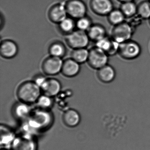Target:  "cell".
<instances>
[{"mask_svg": "<svg viewBox=\"0 0 150 150\" xmlns=\"http://www.w3.org/2000/svg\"><path fill=\"white\" fill-rule=\"evenodd\" d=\"M41 90L34 81H25L17 89V97L21 102L30 104L37 101L41 96Z\"/></svg>", "mask_w": 150, "mask_h": 150, "instance_id": "obj_1", "label": "cell"}, {"mask_svg": "<svg viewBox=\"0 0 150 150\" xmlns=\"http://www.w3.org/2000/svg\"><path fill=\"white\" fill-rule=\"evenodd\" d=\"M108 57L106 52L95 46L89 50L87 62L91 68L98 70L108 64Z\"/></svg>", "mask_w": 150, "mask_h": 150, "instance_id": "obj_2", "label": "cell"}, {"mask_svg": "<svg viewBox=\"0 0 150 150\" xmlns=\"http://www.w3.org/2000/svg\"><path fill=\"white\" fill-rule=\"evenodd\" d=\"M66 40L67 45L74 50L86 48L90 40L86 32L78 30L67 35Z\"/></svg>", "mask_w": 150, "mask_h": 150, "instance_id": "obj_3", "label": "cell"}, {"mask_svg": "<svg viewBox=\"0 0 150 150\" xmlns=\"http://www.w3.org/2000/svg\"><path fill=\"white\" fill-rule=\"evenodd\" d=\"M141 52V47L139 44L131 40L119 45L118 53L124 59H135L139 57Z\"/></svg>", "mask_w": 150, "mask_h": 150, "instance_id": "obj_4", "label": "cell"}, {"mask_svg": "<svg viewBox=\"0 0 150 150\" xmlns=\"http://www.w3.org/2000/svg\"><path fill=\"white\" fill-rule=\"evenodd\" d=\"M133 34L132 27L129 23L124 22L114 26L111 31V38L118 44L131 40Z\"/></svg>", "mask_w": 150, "mask_h": 150, "instance_id": "obj_5", "label": "cell"}, {"mask_svg": "<svg viewBox=\"0 0 150 150\" xmlns=\"http://www.w3.org/2000/svg\"><path fill=\"white\" fill-rule=\"evenodd\" d=\"M65 6L67 15L73 19L78 20L86 16L87 8L82 0H68Z\"/></svg>", "mask_w": 150, "mask_h": 150, "instance_id": "obj_6", "label": "cell"}, {"mask_svg": "<svg viewBox=\"0 0 150 150\" xmlns=\"http://www.w3.org/2000/svg\"><path fill=\"white\" fill-rule=\"evenodd\" d=\"M63 63L62 58L50 56L43 61L42 70L46 75H57L61 72Z\"/></svg>", "mask_w": 150, "mask_h": 150, "instance_id": "obj_7", "label": "cell"}, {"mask_svg": "<svg viewBox=\"0 0 150 150\" xmlns=\"http://www.w3.org/2000/svg\"><path fill=\"white\" fill-rule=\"evenodd\" d=\"M91 10L97 15L108 16L114 9L111 0H90Z\"/></svg>", "mask_w": 150, "mask_h": 150, "instance_id": "obj_8", "label": "cell"}, {"mask_svg": "<svg viewBox=\"0 0 150 150\" xmlns=\"http://www.w3.org/2000/svg\"><path fill=\"white\" fill-rule=\"evenodd\" d=\"M65 3H57L51 7L48 12V17L52 22L59 24L67 17Z\"/></svg>", "mask_w": 150, "mask_h": 150, "instance_id": "obj_9", "label": "cell"}, {"mask_svg": "<svg viewBox=\"0 0 150 150\" xmlns=\"http://www.w3.org/2000/svg\"><path fill=\"white\" fill-rule=\"evenodd\" d=\"M119 44L111 38L106 36L96 42V47L106 52L109 56L118 53Z\"/></svg>", "mask_w": 150, "mask_h": 150, "instance_id": "obj_10", "label": "cell"}, {"mask_svg": "<svg viewBox=\"0 0 150 150\" xmlns=\"http://www.w3.org/2000/svg\"><path fill=\"white\" fill-rule=\"evenodd\" d=\"M19 48L17 44L13 40L6 39L1 43L0 54L5 59H11L17 55Z\"/></svg>", "mask_w": 150, "mask_h": 150, "instance_id": "obj_11", "label": "cell"}, {"mask_svg": "<svg viewBox=\"0 0 150 150\" xmlns=\"http://www.w3.org/2000/svg\"><path fill=\"white\" fill-rule=\"evenodd\" d=\"M80 68V64L71 58L64 60L61 73L67 78H73L79 74Z\"/></svg>", "mask_w": 150, "mask_h": 150, "instance_id": "obj_12", "label": "cell"}, {"mask_svg": "<svg viewBox=\"0 0 150 150\" xmlns=\"http://www.w3.org/2000/svg\"><path fill=\"white\" fill-rule=\"evenodd\" d=\"M41 88L44 94L53 97L60 93L61 84L60 81L57 79L50 78L47 79L46 82Z\"/></svg>", "mask_w": 150, "mask_h": 150, "instance_id": "obj_13", "label": "cell"}, {"mask_svg": "<svg viewBox=\"0 0 150 150\" xmlns=\"http://www.w3.org/2000/svg\"><path fill=\"white\" fill-rule=\"evenodd\" d=\"M13 150H36L35 142L26 137H19L15 139L12 143Z\"/></svg>", "mask_w": 150, "mask_h": 150, "instance_id": "obj_14", "label": "cell"}, {"mask_svg": "<svg viewBox=\"0 0 150 150\" xmlns=\"http://www.w3.org/2000/svg\"><path fill=\"white\" fill-rule=\"evenodd\" d=\"M97 75L99 80L101 82L109 83L115 79L116 72L112 66L108 64L98 70Z\"/></svg>", "mask_w": 150, "mask_h": 150, "instance_id": "obj_15", "label": "cell"}, {"mask_svg": "<svg viewBox=\"0 0 150 150\" xmlns=\"http://www.w3.org/2000/svg\"><path fill=\"white\" fill-rule=\"evenodd\" d=\"M64 123L69 127H74L79 125L81 117L78 111L75 110L69 109L64 113L63 116Z\"/></svg>", "mask_w": 150, "mask_h": 150, "instance_id": "obj_16", "label": "cell"}, {"mask_svg": "<svg viewBox=\"0 0 150 150\" xmlns=\"http://www.w3.org/2000/svg\"><path fill=\"white\" fill-rule=\"evenodd\" d=\"M86 32L90 40L95 42L107 36L106 29L100 24H93Z\"/></svg>", "mask_w": 150, "mask_h": 150, "instance_id": "obj_17", "label": "cell"}, {"mask_svg": "<svg viewBox=\"0 0 150 150\" xmlns=\"http://www.w3.org/2000/svg\"><path fill=\"white\" fill-rule=\"evenodd\" d=\"M43 111H39L36 114H35L32 117L31 122L34 127L35 128L45 127L48 125L50 122V116L46 112Z\"/></svg>", "mask_w": 150, "mask_h": 150, "instance_id": "obj_18", "label": "cell"}, {"mask_svg": "<svg viewBox=\"0 0 150 150\" xmlns=\"http://www.w3.org/2000/svg\"><path fill=\"white\" fill-rule=\"evenodd\" d=\"M49 52L50 56L62 58L66 53V49L63 43L56 42L50 45Z\"/></svg>", "mask_w": 150, "mask_h": 150, "instance_id": "obj_19", "label": "cell"}, {"mask_svg": "<svg viewBox=\"0 0 150 150\" xmlns=\"http://www.w3.org/2000/svg\"><path fill=\"white\" fill-rule=\"evenodd\" d=\"M89 56V50L86 48L74 49L71 53V58L79 64L87 62Z\"/></svg>", "mask_w": 150, "mask_h": 150, "instance_id": "obj_20", "label": "cell"}, {"mask_svg": "<svg viewBox=\"0 0 150 150\" xmlns=\"http://www.w3.org/2000/svg\"><path fill=\"white\" fill-rule=\"evenodd\" d=\"M107 16L110 23L114 26L123 23L126 18L120 9H113Z\"/></svg>", "mask_w": 150, "mask_h": 150, "instance_id": "obj_21", "label": "cell"}, {"mask_svg": "<svg viewBox=\"0 0 150 150\" xmlns=\"http://www.w3.org/2000/svg\"><path fill=\"white\" fill-rule=\"evenodd\" d=\"M73 19L71 17H67L58 24L59 30L61 32L67 35L74 31L76 23Z\"/></svg>", "mask_w": 150, "mask_h": 150, "instance_id": "obj_22", "label": "cell"}, {"mask_svg": "<svg viewBox=\"0 0 150 150\" xmlns=\"http://www.w3.org/2000/svg\"><path fill=\"white\" fill-rule=\"evenodd\" d=\"M120 10L125 17L130 18L137 14V6L133 1L122 3Z\"/></svg>", "mask_w": 150, "mask_h": 150, "instance_id": "obj_23", "label": "cell"}, {"mask_svg": "<svg viewBox=\"0 0 150 150\" xmlns=\"http://www.w3.org/2000/svg\"><path fill=\"white\" fill-rule=\"evenodd\" d=\"M137 14L144 20L150 18V1H144L137 6Z\"/></svg>", "mask_w": 150, "mask_h": 150, "instance_id": "obj_24", "label": "cell"}, {"mask_svg": "<svg viewBox=\"0 0 150 150\" xmlns=\"http://www.w3.org/2000/svg\"><path fill=\"white\" fill-rule=\"evenodd\" d=\"M92 25L91 20L86 16L78 19L76 22V27L78 30L85 32H87Z\"/></svg>", "mask_w": 150, "mask_h": 150, "instance_id": "obj_25", "label": "cell"}, {"mask_svg": "<svg viewBox=\"0 0 150 150\" xmlns=\"http://www.w3.org/2000/svg\"><path fill=\"white\" fill-rule=\"evenodd\" d=\"M26 103H21L16 105L15 108V115L20 118H24L28 115L29 108Z\"/></svg>", "mask_w": 150, "mask_h": 150, "instance_id": "obj_26", "label": "cell"}, {"mask_svg": "<svg viewBox=\"0 0 150 150\" xmlns=\"http://www.w3.org/2000/svg\"><path fill=\"white\" fill-rule=\"evenodd\" d=\"M52 97L44 94L41 95L37 100L38 104L42 109L45 110L50 108L52 105Z\"/></svg>", "mask_w": 150, "mask_h": 150, "instance_id": "obj_27", "label": "cell"}, {"mask_svg": "<svg viewBox=\"0 0 150 150\" xmlns=\"http://www.w3.org/2000/svg\"><path fill=\"white\" fill-rule=\"evenodd\" d=\"M3 127V129L1 127V130L3 131H1V144L6 145L9 143H13L15 139L14 138L13 135L4 126Z\"/></svg>", "mask_w": 150, "mask_h": 150, "instance_id": "obj_28", "label": "cell"}, {"mask_svg": "<svg viewBox=\"0 0 150 150\" xmlns=\"http://www.w3.org/2000/svg\"><path fill=\"white\" fill-rule=\"evenodd\" d=\"M47 78L43 75H38V76H36L35 78L34 79L33 81L40 88H41L43 85L45 83L47 80Z\"/></svg>", "mask_w": 150, "mask_h": 150, "instance_id": "obj_29", "label": "cell"}, {"mask_svg": "<svg viewBox=\"0 0 150 150\" xmlns=\"http://www.w3.org/2000/svg\"><path fill=\"white\" fill-rule=\"evenodd\" d=\"M122 3H125V2H130V1H133L134 0H118Z\"/></svg>", "mask_w": 150, "mask_h": 150, "instance_id": "obj_30", "label": "cell"}, {"mask_svg": "<svg viewBox=\"0 0 150 150\" xmlns=\"http://www.w3.org/2000/svg\"><path fill=\"white\" fill-rule=\"evenodd\" d=\"M148 20H149V23H150V18Z\"/></svg>", "mask_w": 150, "mask_h": 150, "instance_id": "obj_31", "label": "cell"}, {"mask_svg": "<svg viewBox=\"0 0 150 150\" xmlns=\"http://www.w3.org/2000/svg\"><path fill=\"white\" fill-rule=\"evenodd\" d=\"M149 1H150V0H149Z\"/></svg>", "mask_w": 150, "mask_h": 150, "instance_id": "obj_32", "label": "cell"}]
</instances>
